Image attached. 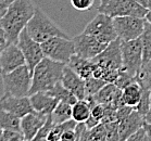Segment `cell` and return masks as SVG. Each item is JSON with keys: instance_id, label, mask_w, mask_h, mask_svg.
I'll return each instance as SVG.
<instances>
[{"instance_id": "obj_30", "label": "cell", "mask_w": 151, "mask_h": 141, "mask_svg": "<svg viewBox=\"0 0 151 141\" xmlns=\"http://www.w3.org/2000/svg\"><path fill=\"white\" fill-rule=\"evenodd\" d=\"M106 129V141H120V132H119V120L103 123Z\"/></svg>"}, {"instance_id": "obj_41", "label": "cell", "mask_w": 151, "mask_h": 141, "mask_svg": "<svg viewBox=\"0 0 151 141\" xmlns=\"http://www.w3.org/2000/svg\"><path fill=\"white\" fill-rule=\"evenodd\" d=\"M146 20L151 24V11H149V12L147 13V15H146Z\"/></svg>"}, {"instance_id": "obj_15", "label": "cell", "mask_w": 151, "mask_h": 141, "mask_svg": "<svg viewBox=\"0 0 151 141\" xmlns=\"http://www.w3.org/2000/svg\"><path fill=\"white\" fill-rule=\"evenodd\" d=\"M62 85L69 89L78 100H85L87 97L85 87V79L76 74L68 64L64 67L63 76L61 79Z\"/></svg>"}, {"instance_id": "obj_13", "label": "cell", "mask_w": 151, "mask_h": 141, "mask_svg": "<svg viewBox=\"0 0 151 141\" xmlns=\"http://www.w3.org/2000/svg\"><path fill=\"white\" fill-rule=\"evenodd\" d=\"M26 60L17 44H8L0 55V74L10 73L25 65Z\"/></svg>"}, {"instance_id": "obj_36", "label": "cell", "mask_w": 151, "mask_h": 141, "mask_svg": "<svg viewBox=\"0 0 151 141\" xmlns=\"http://www.w3.org/2000/svg\"><path fill=\"white\" fill-rule=\"evenodd\" d=\"M145 138H146V131H145L144 127H142L137 132H135L129 138H127L125 141H145Z\"/></svg>"}, {"instance_id": "obj_4", "label": "cell", "mask_w": 151, "mask_h": 141, "mask_svg": "<svg viewBox=\"0 0 151 141\" xmlns=\"http://www.w3.org/2000/svg\"><path fill=\"white\" fill-rule=\"evenodd\" d=\"M26 29L31 37L40 44L52 37L69 38V36L61 28L52 22L50 17L47 16L46 13L38 8H36L34 15L26 25Z\"/></svg>"}, {"instance_id": "obj_43", "label": "cell", "mask_w": 151, "mask_h": 141, "mask_svg": "<svg viewBox=\"0 0 151 141\" xmlns=\"http://www.w3.org/2000/svg\"><path fill=\"white\" fill-rule=\"evenodd\" d=\"M2 131H4V129L0 127V139H1V135H2Z\"/></svg>"}, {"instance_id": "obj_11", "label": "cell", "mask_w": 151, "mask_h": 141, "mask_svg": "<svg viewBox=\"0 0 151 141\" xmlns=\"http://www.w3.org/2000/svg\"><path fill=\"white\" fill-rule=\"evenodd\" d=\"M17 46L21 49V51L23 52L24 58L26 60V64L29 67L31 72L33 73L36 65L45 58V54L41 48V44L36 42L34 38H32L25 27L19 36Z\"/></svg>"}, {"instance_id": "obj_2", "label": "cell", "mask_w": 151, "mask_h": 141, "mask_svg": "<svg viewBox=\"0 0 151 141\" xmlns=\"http://www.w3.org/2000/svg\"><path fill=\"white\" fill-rule=\"evenodd\" d=\"M95 63L93 76L103 79L108 84H114L120 71L123 69L121 40L117 38L110 42L99 55L93 59Z\"/></svg>"}, {"instance_id": "obj_35", "label": "cell", "mask_w": 151, "mask_h": 141, "mask_svg": "<svg viewBox=\"0 0 151 141\" xmlns=\"http://www.w3.org/2000/svg\"><path fill=\"white\" fill-rule=\"evenodd\" d=\"M134 111V107H128V105H122L116 110V118L119 122H121L122 120H124L125 117H127L129 114Z\"/></svg>"}, {"instance_id": "obj_24", "label": "cell", "mask_w": 151, "mask_h": 141, "mask_svg": "<svg viewBox=\"0 0 151 141\" xmlns=\"http://www.w3.org/2000/svg\"><path fill=\"white\" fill-rule=\"evenodd\" d=\"M78 141H106V125L100 123L91 129L86 128L81 135Z\"/></svg>"}, {"instance_id": "obj_34", "label": "cell", "mask_w": 151, "mask_h": 141, "mask_svg": "<svg viewBox=\"0 0 151 141\" xmlns=\"http://www.w3.org/2000/svg\"><path fill=\"white\" fill-rule=\"evenodd\" d=\"M104 114H106V107H104V104L96 103L91 107V116L93 118H96L100 123H102Z\"/></svg>"}, {"instance_id": "obj_29", "label": "cell", "mask_w": 151, "mask_h": 141, "mask_svg": "<svg viewBox=\"0 0 151 141\" xmlns=\"http://www.w3.org/2000/svg\"><path fill=\"white\" fill-rule=\"evenodd\" d=\"M150 98H151V92L147 89H142V94H141V99L140 102L137 107H135V110L138 111L141 115L146 116L147 113L150 110L151 107V102H150Z\"/></svg>"}, {"instance_id": "obj_31", "label": "cell", "mask_w": 151, "mask_h": 141, "mask_svg": "<svg viewBox=\"0 0 151 141\" xmlns=\"http://www.w3.org/2000/svg\"><path fill=\"white\" fill-rule=\"evenodd\" d=\"M134 83H137V82H136V77L129 75L127 72L121 69L120 74H119V76H117V78L114 84H115L120 89L123 90L124 88H126L127 86H129V85H132V84H134Z\"/></svg>"}, {"instance_id": "obj_21", "label": "cell", "mask_w": 151, "mask_h": 141, "mask_svg": "<svg viewBox=\"0 0 151 141\" xmlns=\"http://www.w3.org/2000/svg\"><path fill=\"white\" fill-rule=\"evenodd\" d=\"M72 113H73V105L68 103V102H63L60 101L55 109L53 113L51 114L52 122L55 125H60L62 123H65L68 120H72Z\"/></svg>"}, {"instance_id": "obj_42", "label": "cell", "mask_w": 151, "mask_h": 141, "mask_svg": "<svg viewBox=\"0 0 151 141\" xmlns=\"http://www.w3.org/2000/svg\"><path fill=\"white\" fill-rule=\"evenodd\" d=\"M4 47H6V45H4V44H0V55H1V52H2V50L4 49Z\"/></svg>"}, {"instance_id": "obj_3", "label": "cell", "mask_w": 151, "mask_h": 141, "mask_svg": "<svg viewBox=\"0 0 151 141\" xmlns=\"http://www.w3.org/2000/svg\"><path fill=\"white\" fill-rule=\"evenodd\" d=\"M65 65V63L53 61L45 57L33 71V80L29 96L39 91L51 90L57 84L61 82Z\"/></svg>"}, {"instance_id": "obj_44", "label": "cell", "mask_w": 151, "mask_h": 141, "mask_svg": "<svg viewBox=\"0 0 151 141\" xmlns=\"http://www.w3.org/2000/svg\"><path fill=\"white\" fill-rule=\"evenodd\" d=\"M21 141H33V140H28V139H25V138H24V139H22Z\"/></svg>"}, {"instance_id": "obj_10", "label": "cell", "mask_w": 151, "mask_h": 141, "mask_svg": "<svg viewBox=\"0 0 151 141\" xmlns=\"http://www.w3.org/2000/svg\"><path fill=\"white\" fill-rule=\"evenodd\" d=\"M113 24L121 42H129L140 38L145 29L146 17L117 16L113 19Z\"/></svg>"}, {"instance_id": "obj_19", "label": "cell", "mask_w": 151, "mask_h": 141, "mask_svg": "<svg viewBox=\"0 0 151 141\" xmlns=\"http://www.w3.org/2000/svg\"><path fill=\"white\" fill-rule=\"evenodd\" d=\"M68 65L71 69L78 74L83 79H86L93 76V69H95V63L93 60H87V59L81 58L77 54H74L69 61Z\"/></svg>"}, {"instance_id": "obj_18", "label": "cell", "mask_w": 151, "mask_h": 141, "mask_svg": "<svg viewBox=\"0 0 151 141\" xmlns=\"http://www.w3.org/2000/svg\"><path fill=\"white\" fill-rule=\"evenodd\" d=\"M32 105L36 112L44 114L46 116H51L55 109L60 102L57 98L51 96L48 91H39L29 96Z\"/></svg>"}, {"instance_id": "obj_32", "label": "cell", "mask_w": 151, "mask_h": 141, "mask_svg": "<svg viewBox=\"0 0 151 141\" xmlns=\"http://www.w3.org/2000/svg\"><path fill=\"white\" fill-rule=\"evenodd\" d=\"M24 139V136L21 131L17 130H4L0 141H21Z\"/></svg>"}, {"instance_id": "obj_6", "label": "cell", "mask_w": 151, "mask_h": 141, "mask_svg": "<svg viewBox=\"0 0 151 141\" xmlns=\"http://www.w3.org/2000/svg\"><path fill=\"white\" fill-rule=\"evenodd\" d=\"M98 12L104 13L113 19L117 16L146 17L149 10L135 0H108L104 4H100Z\"/></svg>"}, {"instance_id": "obj_27", "label": "cell", "mask_w": 151, "mask_h": 141, "mask_svg": "<svg viewBox=\"0 0 151 141\" xmlns=\"http://www.w3.org/2000/svg\"><path fill=\"white\" fill-rule=\"evenodd\" d=\"M136 82L142 89H147L151 92V60L142 65L140 72L136 76Z\"/></svg>"}, {"instance_id": "obj_37", "label": "cell", "mask_w": 151, "mask_h": 141, "mask_svg": "<svg viewBox=\"0 0 151 141\" xmlns=\"http://www.w3.org/2000/svg\"><path fill=\"white\" fill-rule=\"evenodd\" d=\"M13 1L14 0H0V19L4 17V14L7 13Z\"/></svg>"}, {"instance_id": "obj_20", "label": "cell", "mask_w": 151, "mask_h": 141, "mask_svg": "<svg viewBox=\"0 0 151 141\" xmlns=\"http://www.w3.org/2000/svg\"><path fill=\"white\" fill-rule=\"evenodd\" d=\"M141 94H142V88L138 83H134L127 86L123 89L122 92V100L125 105L132 107H136L140 102Z\"/></svg>"}, {"instance_id": "obj_26", "label": "cell", "mask_w": 151, "mask_h": 141, "mask_svg": "<svg viewBox=\"0 0 151 141\" xmlns=\"http://www.w3.org/2000/svg\"><path fill=\"white\" fill-rule=\"evenodd\" d=\"M141 46H142V58L144 64L148 63L151 60V24L146 20L145 29L140 36Z\"/></svg>"}, {"instance_id": "obj_16", "label": "cell", "mask_w": 151, "mask_h": 141, "mask_svg": "<svg viewBox=\"0 0 151 141\" xmlns=\"http://www.w3.org/2000/svg\"><path fill=\"white\" fill-rule=\"evenodd\" d=\"M48 116L34 111L26 114L21 118V132L23 134L25 139L33 140L40 128L45 125Z\"/></svg>"}, {"instance_id": "obj_12", "label": "cell", "mask_w": 151, "mask_h": 141, "mask_svg": "<svg viewBox=\"0 0 151 141\" xmlns=\"http://www.w3.org/2000/svg\"><path fill=\"white\" fill-rule=\"evenodd\" d=\"M72 40L75 47V54L87 60H93V58H96L109 45L85 33L75 36Z\"/></svg>"}, {"instance_id": "obj_40", "label": "cell", "mask_w": 151, "mask_h": 141, "mask_svg": "<svg viewBox=\"0 0 151 141\" xmlns=\"http://www.w3.org/2000/svg\"><path fill=\"white\" fill-rule=\"evenodd\" d=\"M144 129H145V131H146V135H147L148 137L151 139V124H149V123H146V122H145Z\"/></svg>"}, {"instance_id": "obj_7", "label": "cell", "mask_w": 151, "mask_h": 141, "mask_svg": "<svg viewBox=\"0 0 151 141\" xmlns=\"http://www.w3.org/2000/svg\"><path fill=\"white\" fill-rule=\"evenodd\" d=\"M121 50H122V62H123L122 69L127 72L129 75L136 77L144 65L142 46L140 38L129 42H121Z\"/></svg>"}, {"instance_id": "obj_47", "label": "cell", "mask_w": 151, "mask_h": 141, "mask_svg": "<svg viewBox=\"0 0 151 141\" xmlns=\"http://www.w3.org/2000/svg\"><path fill=\"white\" fill-rule=\"evenodd\" d=\"M150 102H151V98H150Z\"/></svg>"}, {"instance_id": "obj_9", "label": "cell", "mask_w": 151, "mask_h": 141, "mask_svg": "<svg viewBox=\"0 0 151 141\" xmlns=\"http://www.w3.org/2000/svg\"><path fill=\"white\" fill-rule=\"evenodd\" d=\"M83 33L91 35L97 39H99L100 42L106 44H110L117 39L116 31L113 24V17L100 12H98L96 16L86 25Z\"/></svg>"}, {"instance_id": "obj_25", "label": "cell", "mask_w": 151, "mask_h": 141, "mask_svg": "<svg viewBox=\"0 0 151 141\" xmlns=\"http://www.w3.org/2000/svg\"><path fill=\"white\" fill-rule=\"evenodd\" d=\"M51 96H53L55 98L59 100V101H63V102H68L70 104H75L78 99L76 98L74 94H73L69 89H66L65 87L62 85V83H58L55 85L51 90H49L48 91Z\"/></svg>"}, {"instance_id": "obj_38", "label": "cell", "mask_w": 151, "mask_h": 141, "mask_svg": "<svg viewBox=\"0 0 151 141\" xmlns=\"http://www.w3.org/2000/svg\"><path fill=\"white\" fill-rule=\"evenodd\" d=\"M135 1H137L138 4H141L147 10L151 11V0H135Z\"/></svg>"}, {"instance_id": "obj_5", "label": "cell", "mask_w": 151, "mask_h": 141, "mask_svg": "<svg viewBox=\"0 0 151 141\" xmlns=\"http://www.w3.org/2000/svg\"><path fill=\"white\" fill-rule=\"evenodd\" d=\"M4 91L6 94L15 97L29 96L32 88L33 73L31 72L27 64L20 66L10 73L1 74Z\"/></svg>"}, {"instance_id": "obj_22", "label": "cell", "mask_w": 151, "mask_h": 141, "mask_svg": "<svg viewBox=\"0 0 151 141\" xmlns=\"http://www.w3.org/2000/svg\"><path fill=\"white\" fill-rule=\"evenodd\" d=\"M91 115V104L87 100H78L73 104V120L77 123H85Z\"/></svg>"}, {"instance_id": "obj_45", "label": "cell", "mask_w": 151, "mask_h": 141, "mask_svg": "<svg viewBox=\"0 0 151 141\" xmlns=\"http://www.w3.org/2000/svg\"><path fill=\"white\" fill-rule=\"evenodd\" d=\"M106 1H108V0H101V2H100V4H104V2H106Z\"/></svg>"}, {"instance_id": "obj_14", "label": "cell", "mask_w": 151, "mask_h": 141, "mask_svg": "<svg viewBox=\"0 0 151 141\" xmlns=\"http://www.w3.org/2000/svg\"><path fill=\"white\" fill-rule=\"evenodd\" d=\"M0 107L17 115L20 118L35 111L32 105L29 96L15 97L6 93H4V96L0 98Z\"/></svg>"}, {"instance_id": "obj_28", "label": "cell", "mask_w": 151, "mask_h": 141, "mask_svg": "<svg viewBox=\"0 0 151 141\" xmlns=\"http://www.w3.org/2000/svg\"><path fill=\"white\" fill-rule=\"evenodd\" d=\"M106 82H104L103 79L96 78L93 76H90L88 78L85 79V87H86V93L87 97H93L95 96L98 91H99L102 87L106 85ZM86 97V98H87Z\"/></svg>"}, {"instance_id": "obj_39", "label": "cell", "mask_w": 151, "mask_h": 141, "mask_svg": "<svg viewBox=\"0 0 151 141\" xmlns=\"http://www.w3.org/2000/svg\"><path fill=\"white\" fill-rule=\"evenodd\" d=\"M0 44L7 45V38H6V33H4V27L0 24Z\"/></svg>"}, {"instance_id": "obj_23", "label": "cell", "mask_w": 151, "mask_h": 141, "mask_svg": "<svg viewBox=\"0 0 151 141\" xmlns=\"http://www.w3.org/2000/svg\"><path fill=\"white\" fill-rule=\"evenodd\" d=\"M0 127L4 130L21 131V118L0 107Z\"/></svg>"}, {"instance_id": "obj_33", "label": "cell", "mask_w": 151, "mask_h": 141, "mask_svg": "<svg viewBox=\"0 0 151 141\" xmlns=\"http://www.w3.org/2000/svg\"><path fill=\"white\" fill-rule=\"evenodd\" d=\"M95 0H71V4L78 11H88L93 6Z\"/></svg>"}, {"instance_id": "obj_1", "label": "cell", "mask_w": 151, "mask_h": 141, "mask_svg": "<svg viewBox=\"0 0 151 141\" xmlns=\"http://www.w3.org/2000/svg\"><path fill=\"white\" fill-rule=\"evenodd\" d=\"M32 0H14L7 13L0 19L8 44H17L19 36L35 13Z\"/></svg>"}, {"instance_id": "obj_46", "label": "cell", "mask_w": 151, "mask_h": 141, "mask_svg": "<svg viewBox=\"0 0 151 141\" xmlns=\"http://www.w3.org/2000/svg\"><path fill=\"white\" fill-rule=\"evenodd\" d=\"M60 141H66V140H63V139H61V140H60Z\"/></svg>"}, {"instance_id": "obj_8", "label": "cell", "mask_w": 151, "mask_h": 141, "mask_svg": "<svg viewBox=\"0 0 151 141\" xmlns=\"http://www.w3.org/2000/svg\"><path fill=\"white\" fill-rule=\"evenodd\" d=\"M46 58L68 64L75 54V47L72 39L64 37H52L41 44Z\"/></svg>"}, {"instance_id": "obj_17", "label": "cell", "mask_w": 151, "mask_h": 141, "mask_svg": "<svg viewBox=\"0 0 151 141\" xmlns=\"http://www.w3.org/2000/svg\"><path fill=\"white\" fill-rule=\"evenodd\" d=\"M145 116L141 115L138 111L134 109L127 117L120 122L119 125V132H120V141H125L127 138H129L132 135L137 132L139 129L144 127Z\"/></svg>"}]
</instances>
